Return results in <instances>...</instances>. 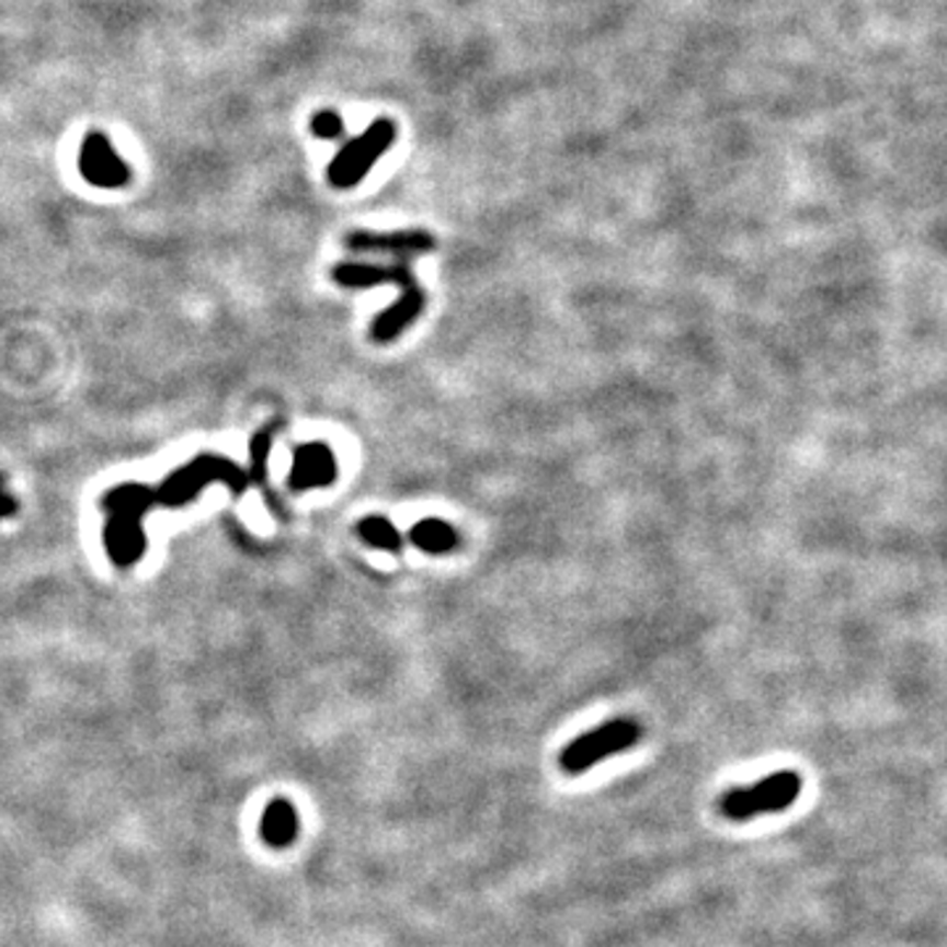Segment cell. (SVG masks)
<instances>
[{"instance_id": "7c38bea8", "label": "cell", "mask_w": 947, "mask_h": 947, "mask_svg": "<svg viewBox=\"0 0 947 947\" xmlns=\"http://www.w3.org/2000/svg\"><path fill=\"white\" fill-rule=\"evenodd\" d=\"M408 539H411L419 550L430 552V556H447V552L456 550L460 543L458 532L447 522H443V518H421V522L411 526Z\"/></svg>"}, {"instance_id": "9a60e30c", "label": "cell", "mask_w": 947, "mask_h": 947, "mask_svg": "<svg viewBox=\"0 0 947 947\" xmlns=\"http://www.w3.org/2000/svg\"><path fill=\"white\" fill-rule=\"evenodd\" d=\"M311 132L316 137H321V140H338V137H342V132H345V124H342V116L338 111L324 109L316 111L311 116Z\"/></svg>"}, {"instance_id": "8992f818", "label": "cell", "mask_w": 947, "mask_h": 947, "mask_svg": "<svg viewBox=\"0 0 947 947\" xmlns=\"http://www.w3.org/2000/svg\"><path fill=\"white\" fill-rule=\"evenodd\" d=\"M77 163L79 174H82L84 182H90L92 187L118 190L132 180L129 163L116 153L114 142H111L109 135H103V132L84 135L82 145H79Z\"/></svg>"}, {"instance_id": "2e32d148", "label": "cell", "mask_w": 947, "mask_h": 947, "mask_svg": "<svg viewBox=\"0 0 947 947\" xmlns=\"http://www.w3.org/2000/svg\"><path fill=\"white\" fill-rule=\"evenodd\" d=\"M16 500H13L11 495H9V490H5L3 487V477H0V518H9V516H13V513H16Z\"/></svg>"}, {"instance_id": "ba28073f", "label": "cell", "mask_w": 947, "mask_h": 947, "mask_svg": "<svg viewBox=\"0 0 947 947\" xmlns=\"http://www.w3.org/2000/svg\"><path fill=\"white\" fill-rule=\"evenodd\" d=\"M338 474V458H334L332 447L324 443H303L293 453L287 487L293 492L321 490V487L334 484Z\"/></svg>"}, {"instance_id": "7a4b0ae2", "label": "cell", "mask_w": 947, "mask_h": 947, "mask_svg": "<svg viewBox=\"0 0 947 947\" xmlns=\"http://www.w3.org/2000/svg\"><path fill=\"white\" fill-rule=\"evenodd\" d=\"M210 482L227 484L235 495H242L248 487V477L229 458L203 453V456L187 460L180 469L171 471L156 490H150V498H153V505H158V509H184Z\"/></svg>"}, {"instance_id": "52a82bcc", "label": "cell", "mask_w": 947, "mask_h": 947, "mask_svg": "<svg viewBox=\"0 0 947 947\" xmlns=\"http://www.w3.org/2000/svg\"><path fill=\"white\" fill-rule=\"evenodd\" d=\"M342 242H345L351 253L398 255L403 261L413 259V255H426L437 248V240L426 229H392V232L355 229V232H347Z\"/></svg>"}, {"instance_id": "6da1fadb", "label": "cell", "mask_w": 947, "mask_h": 947, "mask_svg": "<svg viewBox=\"0 0 947 947\" xmlns=\"http://www.w3.org/2000/svg\"><path fill=\"white\" fill-rule=\"evenodd\" d=\"M153 509L150 487L142 482H122L101 498V511L105 513L103 545L118 569L135 566L148 550L142 518Z\"/></svg>"}, {"instance_id": "3957f363", "label": "cell", "mask_w": 947, "mask_h": 947, "mask_svg": "<svg viewBox=\"0 0 947 947\" xmlns=\"http://www.w3.org/2000/svg\"><path fill=\"white\" fill-rule=\"evenodd\" d=\"M395 137H398V127H395L392 118H374L366 132H361L358 137L347 140L338 150V156L329 161V184L338 190H351L355 184L364 182L374 163L392 148Z\"/></svg>"}, {"instance_id": "277c9868", "label": "cell", "mask_w": 947, "mask_h": 947, "mask_svg": "<svg viewBox=\"0 0 947 947\" xmlns=\"http://www.w3.org/2000/svg\"><path fill=\"white\" fill-rule=\"evenodd\" d=\"M642 740V727L635 719H614L605 721L592 732L579 734L574 742H569L558 755V766L563 774H584L590 768H595L597 763H603L611 755L624 753V750L640 745Z\"/></svg>"}, {"instance_id": "8fae6325", "label": "cell", "mask_w": 947, "mask_h": 947, "mask_svg": "<svg viewBox=\"0 0 947 947\" xmlns=\"http://www.w3.org/2000/svg\"><path fill=\"white\" fill-rule=\"evenodd\" d=\"M298 811L295 806L285 798H276L266 806V811L261 815V837L269 842L272 847H287L289 842L298 837Z\"/></svg>"}, {"instance_id": "5b68a950", "label": "cell", "mask_w": 947, "mask_h": 947, "mask_svg": "<svg viewBox=\"0 0 947 947\" xmlns=\"http://www.w3.org/2000/svg\"><path fill=\"white\" fill-rule=\"evenodd\" d=\"M802 779L798 772H774L750 787H734L723 792L719 802L721 815L729 821H750L755 815L787 811L798 800Z\"/></svg>"}, {"instance_id": "5bb4252c", "label": "cell", "mask_w": 947, "mask_h": 947, "mask_svg": "<svg viewBox=\"0 0 947 947\" xmlns=\"http://www.w3.org/2000/svg\"><path fill=\"white\" fill-rule=\"evenodd\" d=\"M282 421L272 419L266 426H261L259 432L250 440V482L263 484L266 482V466H269V453H272L274 434L279 432Z\"/></svg>"}, {"instance_id": "9c48e42d", "label": "cell", "mask_w": 947, "mask_h": 947, "mask_svg": "<svg viewBox=\"0 0 947 947\" xmlns=\"http://www.w3.org/2000/svg\"><path fill=\"white\" fill-rule=\"evenodd\" d=\"M424 306H426V295L424 289L419 287V282L417 285L400 289L398 300H395L390 308H385V311L372 321L368 334H372V340L379 342V345H387V342L398 340L400 334H403L406 329L419 319L421 311H424Z\"/></svg>"}, {"instance_id": "4fadbf2b", "label": "cell", "mask_w": 947, "mask_h": 947, "mask_svg": "<svg viewBox=\"0 0 947 947\" xmlns=\"http://www.w3.org/2000/svg\"><path fill=\"white\" fill-rule=\"evenodd\" d=\"M355 532H358V537L364 539L366 545H372V548H377V550L398 552L400 548H403V537H400V532L395 529V524L390 522V518H385V516L361 518V522L355 524Z\"/></svg>"}, {"instance_id": "30bf717a", "label": "cell", "mask_w": 947, "mask_h": 947, "mask_svg": "<svg viewBox=\"0 0 947 947\" xmlns=\"http://www.w3.org/2000/svg\"><path fill=\"white\" fill-rule=\"evenodd\" d=\"M332 279L340 287L366 289L377 285H398L400 289L417 285L411 266L406 261L390 263V266H374V263H338L332 269Z\"/></svg>"}]
</instances>
